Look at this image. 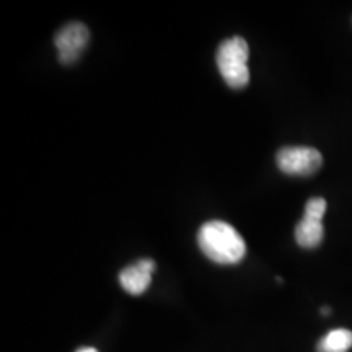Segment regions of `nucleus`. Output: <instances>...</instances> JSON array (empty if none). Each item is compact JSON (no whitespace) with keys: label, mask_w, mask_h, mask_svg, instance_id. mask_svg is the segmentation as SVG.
Instances as JSON below:
<instances>
[{"label":"nucleus","mask_w":352,"mask_h":352,"mask_svg":"<svg viewBox=\"0 0 352 352\" xmlns=\"http://www.w3.org/2000/svg\"><path fill=\"white\" fill-rule=\"evenodd\" d=\"M197 245L210 261L236 264L245 258L246 245L239 232L222 220H210L199 228Z\"/></svg>","instance_id":"obj_1"},{"label":"nucleus","mask_w":352,"mask_h":352,"mask_svg":"<svg viewBox=\"0 0 352 352\" xmlns=\"http://www.w3.org/2000/svg\"><path fill=\"white\" fill-rule=\"evenodd\" d=\"M250 47L241 36H232L220 43L217 56V67L223 82L230 88H245L250 82L248 69Z\"/></svg>","instance_id":"obj_2"},{"label":"nucleus","mask_w":352,"mask_h":352,"mask_svg":"<svg viewBox=\"0 0 352 352\" xmlns=\"http://www.w3.org/2000/svg\"><path fill=\"white\" fill-rule=\"evenodd\" d=\"M276 164L289 176H311L323 165V155L314 147H284L277 152Z\"/></svg>","instance_id":"obj_3"},{"label":"nucleus","mask_w":352,"mask_h":352,"mask_svg":"<svg viewBox=\"0 0 352 352\" xmlns=\"http://www.w3.org/2000/svg\"><path fill=\"white\" fill-rule=\"evenodd\" d=\"M88 39H90V33L80 21H70L63 26L54 36V44L59 52V63L65 65L76 63L87 47Z\"/></svg>","instance_id":"obj_4"},{"label":"nucleus","mask_w":352,"mask_h":352,"mask_svg":"<svg viewBox=\"0 0 352 352\" xmlns=\"http://www.w3.org/2000/svg\"><path fill=\"white\" fill-rule=\"evenodd\" d=\"M155 271L153 259H139L120 272V284L131 296H140L152 283V272Z\"/></svg>","instance_id":"obj_5"},{"label":"nucleus","mask_w":352,"mask_h":352,"mask_svg":"<svg viewBox=\"0 0 352 352\" xmlns=\"http://www.w3.org/2000/svg\"><path fill=\"white\" fill-rule=\"evenodd\" d=\"M323 235L324 228L321 220L303 217L296 227V241L302 248H316L323 240Z\"/></svg>","instance_id":"obj_6"},{"label":"nucleus","mask_w":352,"mask_h":352,"mask_svg":"<svg viewBox=\"0 0 352 352\" xmlns=\"http://www.w3.org/2000/svg\"><path fill=\"white\" fill-rule=\"evenodd\" d=\"M352 347V331L344 328L333 329L323 336L316 346V352H349Z\"/></svg>","instance_id":"obj_7"},{"label":"nucleus","mask_w":352,"mask_h":352,"mask_svg":"<svg viewBox=\"0 0 352 352\" xmlns=\"http://www.w3.org/2000/svg\"><path fill=\"white\" fill-rule=\"evenodd\" d=\"M327 212V201L323 197H311L305 204V214L303 217L323 220V215Z\"/></svg>","instance_id":"obj_8"},{"label":"nucleus","mask_w":352,"mask_h":352,"mask_svg":"<svg viewBox=\"0 0 352 352\" xmlns=\"http://www.w3.org/2000/svg\"><path fill=\"white\" fill-rule=\"evenodd\" d=\"M77 352H98L95 349V347H82V349H78Z\"/></svg>","instance_id":"obj_9"}]
</instances>
